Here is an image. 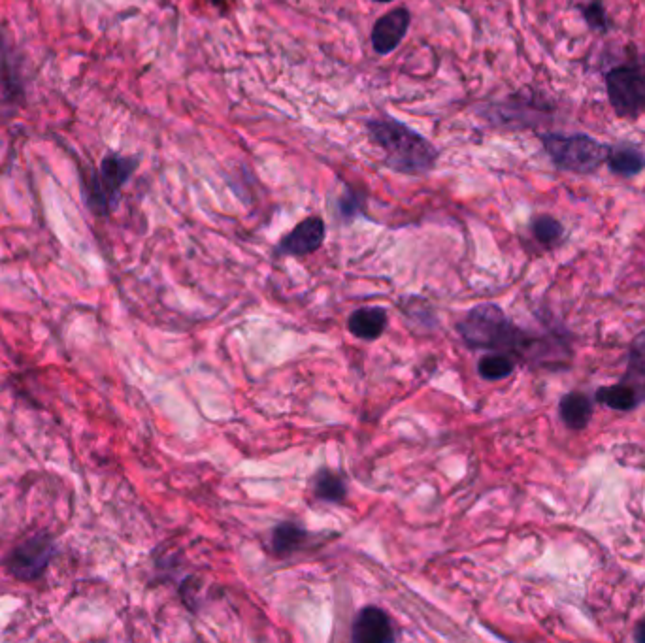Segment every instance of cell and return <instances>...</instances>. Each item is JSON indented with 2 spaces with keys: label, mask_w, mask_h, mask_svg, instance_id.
Returning <instances> with one entry per match:
<instances>
[{
  "label": "cell",
  "mask_w": 645,
  "mask_h": 643,
  "mask_svg": "<svg viewBox=\"0 0 645 643\" xmlns=\"http://www.w3.org/2000/svg\"><path fill=\"white\" fill-rule=\"evenodd\" d=\"M596 400L612 410H617V412H630L640 404V398L636 395V391L623 381L619 385H608V387L598 389Z\"/></svg>",
  "instance_id": "16"
},
{
  "label": "cell",
  "mask_w": 645,
  "mask_h": 643,
  "mask_svg": "<svg viewBox=\"0 0 645 643\" xmlns=\"http://www.w3.org/2000/svg\"><path fill=\"white\" fill-rule=\"evenodd\" d=\"M25 97V80L16 51L0 42V99L17 102Z\"/></svg>",
  "instance_id": "10"
},
{
  "label": "cell",
  "mask_w": 645,
  "mask_h": 643,
  "mask_svg": "<svg viewBox=\"0 0 645 643\" xmlns=\"http://www.w3.org/2000/svg\"><path fill=\"white\" fill-rule=\"evenodd\" d=\"M208 2H210L212 6H215V8H219V10H223V12H225V10L231 6L232 0H208Z\"/></svg>",
  "instance_id": "23"
},
{
  "label": "cell",
  "mask_w": 645,
  "mask_h": 643,
  "mask_svg": "<svg viewBox=\"0 0 645 643\" xmlns=\"http://www.w3.org/2000/svg\"><path fill=\"white\" fill-rule=\"evenodd\" d=\"M634 640L636 642L645 643V617L636 625V630H634Z\"/></svg>",
  "instance_id": "22"
},
{
  "label": "cell",
  "mask_w": 645,
  "mask_h": 643,
  "mask_svg": "<svg viewBox=\"0 0 645 643\" xmlns=\"http://www.w3.org/2000/svg\"><path fill=\"white\" fill-rule=\"evenodd\" d=\"M140 157L110 151L100 159L99 166L87 174L82 183V195L87 210L97 217L116 212L125 185L138 170Z\"/></svg>",
  "instance_id": "2"
},
{
  "label": "cell",
  "mask_w": 645,
  "mask_h": 643,
  "mask_svg": "<svg viewBox=\"0 0 645 643\" xmlns=\"http://www.w3.org/2000/svg\"><path fill=\"white\" fill-rule=\"evenodd\" d=\"M559 413L568 429L583 430L593 415V402L583 393H568L561 398Z\"/></svg>",
  "instance_id": "13"
},
{
  "label": "cell",
  "mask_w": 645,
  "mask_h": 643,
  "mask_svg": "<svg viewBox=\"0 0 645 643\" xmlns=\"http://www.w3.org/2000/svg\"><path fill=\"white\" fill-rule=\"evenodd\" d=\"M515 368L512 357L506 353H489L481 357L478 363V372L481 378L487 381H498L508 378Z\"/></svg>",
  "instance_id": "18"
},
{
  "label": "cell",
  "mask_w": 645,
  "mask_h": 643,
  "mask_svg": "<svg viewBox=\"0 0 645 643\" xmlns=\"http://www.w3.org/2000/svg\"><path fill=\"white\" fill-rule=\"evenodd\" d=\"M314 491L317 498H321L325 502H332V504L344 502V498L348 495L346 481L331 470H321L315 476Z\"/></svg>",
  "instance_id": "17"
},
{
  "label": "cell",
  "mask_w": 645,
  "mask_h": 643,
  "mask_svg": "<svg viewBox=\"0 0 645 643\" xmlns=\"http://www.w3.org/2000/svg\"><path fill=\"white\" fill-rule=\"evenodd\" d=\"M530 229H532L534 238H536L542 246H546V248L557 246V244L561 242V238H563L564 234L563 223H561L559 219H555L553 215L547 214L534 217V221H532Z\"/></svg>",
  "instance_id": "19"
},
{
  "label": "cell",
  "mask_w": 645,
  "mask_h": 643,
  "mask_svg": "<svg viewBox=\"0 0 645 643\" xmlns=\"http://www.w3.org/2000/svg\"><path fill=\"white\" fill-rule=\"evenodd\" d=\"M412 25V14L406 8H395L381 16L374 27H372V48L378 55H391L393 51L398 50L402 40L410 31Z\"/></svg>",
  "instance_id": "7"
},
{
  "label": "cell",
  "mask_w": 645,
  "mask_h": 643,
  "mask_svg": "<svg viewBox=\"0 0 645 643\" xmlns=\"http://www.w3.org/2000/svg\"><path fill=\"white\" fill-rule=\"evenodd\" d=\"M364 129L383 151L385 166L398 174L423 176L440 157V151L430 140L395 117H372L364 121Z\"/></svg>",
  "instance_id": "1"
},
{
  "label": "cell",
  "mask_w": 645,
  "mask_h": 643,
  "mask_svg": "<svg viewBox=\"0 0 645 643\" xmlns=\"http://www.w3.org/2000/svg\"><path fill=\"white\" fill-rule=\"evenodd\" d=\"M348 327L349 332L359 340H376L387 327V312L378 306L359 308L357 312L349 315Z\"/></svg>",
  "instance_id": "12"
},
{
  "label": "cell",
  "mask_w": 645,
  "mask_h": 643,
  "mask_svg": "<svg viewBox=\"0 0 645 643\" xmlns=\"http://www.w3.org/2000/svg\"><path fill=\"white\" fill-rule=\"evenodd\" d=\"M327 236V225L321 217L312 215L300 221L297 227L287 232L278 246L282 255H293V257H304L310 255L323 246Z\"/></svg>",
  "instance_id": "8"
},
{
  "label": "cell",
  "mask_w": 645,
  "mask_h": 643,
  "mask_svg": "<svg viewBox=\"0 0 645 643\" xmlns=\"http://www.w3.org/2000/svg\"><path fill=\"white\" fill-rule=\"evenodd\" d=\"M55 549L57 544L51 536L38 534L14 547V551L6 559V568L17 581L31 583L46 574Z\"/></svg>",
  "instance_id": "6"
},
{
  "label": "cell",
  "mask_w": 645,
  "mask_h": 643,
  "mask_svg": "<svg viewBox=\"0 0 645 643\" xmlns=\"http://www.w3.org/2000/svg\"><path fill=\"white\" fill-rule=\"evenodd\" d=\"M606 165L610 166L613 174L621 178H634L645 170V151L625 142L610 146Z\"/></svg>",
  "instance_id": "11"
},
{
  "label": "cell",
  "mask_w": 645,
  "mask_h": 643,
  "mask_svg": "<svg viewBox=\"0 0 645 643\" xmlns=\"http://www.w3.org/2000/svg\"><path fill=\"white\" fill-rule=\"evenodd\" d=\"M606 93L613 112L625 119L645 114V61H627L606 74Z\"/></svg>",
  "instance_id": "5"
},
{
  "label": "cell",
  "mask_w": 645,
  "mask_h": 643,
  "mask_svg": "<svg viewBox=\"0 0 645 643\" xmlns=\"http://www.w3.org/2000/svg\"><path fill=\"white\" fill-rule=\"evenodd\" d=\"M351 640L357 643H391L397 640V634L387 611L366 606L357 613L351 625Z\"/></svg>",
  "instance_id": "9"
},
{
  "label": "cell",
  "mask_w": 645,
  "mask_h": 643,
  "mask_svg": "<svg viewBox=\"0 0 645 643\" xmlns=\"http://www.w3.org/2000/svg\"><path fill=\"white\" fill-rule=\"evenodd\" d=\"M579 10H581V14L585 17L587 25L593 31L606 33L610 29V17L606 14V8H604V4L600 0H591V2L583 4Z\"/></svg>",
  "instance_id": "20"
},
{
  "label": "cell",
  "mask_w": 645,
  "mask_h": 643,
  "mask_svg": "<svg viewBox=\"0 0 645 643\" xmlns=\"http://www.w3.org/2000/svg\"><path fill=\"white\" fill-rule=\"evenodd\" d=\"M623 383L636 391L640 402L645 400V336L636 338L630 347L629 366Z\"/></svg>",
  "instance_id": "15"
},
{
  "label": "cell",
  "mask_w": 645,
  "mask_h": 643,
  "mask_svg": "<svg viewBox=\"0 0 645 643\" xmlns=\"http://www.w3.org/2000/svg\"><path fill=\"white\" fill-rule=\"evenodd\" d=\"M308 542V532L297 523L285 521L272 530V549L276 555H291Z\"/></svg>",
  "instance_id": "14"
},
{
  "label": "cell",
  "mask_w": 645,
  "mask_h": 643,
  "mask_svg": "<svg viewBox=\"0 0 645 643\" xmlns=\"http://www.w3.org/2000/svg\"><path fill=\"white\" fill-rule=\"evenodd\" d=\"M551 163L574 174H595L606 163L610 144H602L589 134L544 132L540 136Z\"/></svg>",
  "instance_id": "3"
},
{
  "label": "cell",
  "mask_w": 645,
  "mask_h": 643,
  "mask_svg": "<svg viewBox=\"0 0 645 643\" xmlns=\"http://www.w3.org/2000/svg\"><path fill=\"white\" fill-rule=\"evenodd\" d=\"M359 206H361V198L357 197V195H355V191H351L348 187V189H346V193H344V195L340 197V200H338L340 214L351 219V217H355L357 212H359Z\"/></svg>",
  "instance_id": "21"
},
{
  "label": "cell",
  "mask_w": 645,
  "mask_h": 643,
  "mask_svg": "<svg viewBox=\"0 0 645 643\" xmlns=\"http://www.w3.org/2000/svg\"><path fill=\"white\" fill-rule=\"evenodd\" d=\"M459 332L468 346L481 349H517L523 344V332L495 304L472 308L459 323Z\"/></svg>",
  "instance_id": "4"
},
{
  "label": "cell",
  "mask_w": 645,
  "mask_h": 643,
  "mask_svg": "<svg viewBox=\"0 0 645 643\" xmlns=\"http://www.w3.org/2000/svg\"><path fill=\"white\" fill-rule=\"evenodd\" d=\"M372 2H381V4H385V2H393V0H372Z\"/></svg>",
  "instance_id": "24"
}]
</instances>
